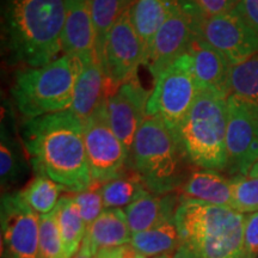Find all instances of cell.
Masks as SVG:
<instances>
[{
	"label": "cell",
	"mask_w": 258,
	"mask_h": 258,
	"mask_svg": "<svg viewBox=\"0 0 258 258\" xmlns=\"http://www.w3.org/2000/svg\"><path fill=\"white\" fill-rule=\"evenodd\" d=\"M132 5L112 27L103 49L101 63L111 92L122 84L137 79L139 67L145 62L143 42L132 22Z\"/></svg>",
	"instance_id": "obj_11"
},
{
	"label": "cell",
	"mask_w": 258,
	"mask_h": 258,
	"mask_svg": "<svg viewBox=\"0 0 258 258\" xmlns=\"http://www.w3.org/2000/svg\"><path fill=\"white\" fill-rule=\"evenodd\" d=\"M205 17H213L233 11L239 0H192Z\"/></svg>",
	"instance_id": "obj_33"
},
{
	"label": "cell",
	"mask_w": 258,
	"mask_h": 258,
	"mask_svg": "<svg viewBox=\"0 0 258 258\" xmlns=\"http://www.w3.org/2000/svg\"><path fill=\"white\" fill-rule=\"evenodd\" d=\"M199 32L232 66L243 63L258 53L257 32L237 9L213 17L202 16Z\"/></svg>",
	"instance_id": "obj_13"
},
{
	"label": "cell",
	"mask_w": 258,
	"mask_h": 258,
	"mask_svg": "<svg viewBox=\"0 0 258 258\" xmlns=\"http://www.w3.org/2000/svg\"><path fill=\"white\" fill-rule=\"evenodd\" d=\"M110 93V83L98 56L95 55L83 63L70 110L85 121L104 104Z\"/></svg>",
	"instance_id": "obj_17"
},
{
	"label": "cell",
	"mask_w": 258,
	"mask_h": 258,
	"mask_svg": "<svg viewBox=\"0 0 258 258\" xmlns=\"http://www.w3.org/2000/svg\"><path fill=\"white\" fill-rule=\"evenodd\" d=\"M137 258H148V257H145V256H143V254H139V253H138Z\"/></svg>",
	"instance_id": "obj_39"
},
{
	"label": "cell",
	"mask_w": 258,
	"mask_h": 258,
	"mask_svg": "<svg viewBox=\"0 0 258 258\" xmlns=\"http://www.w3.org/2000/svg\"><path fill=\"white\" fill-rule=\"evenodd\" d=\"M61 191H64V189L56 182L46 176L36 175L19 191V195L32 211L43 215L56 208Z\"/></svg>",
	"instance_id": "obj_27"
},
{
	"label": "cell",
	"mask_w": 258,
	"mask_h": 258,
	"mask_svg": "<svg viewBox=\"0 0 258 258\" xmlns=\"http://www.w3.org/2000/svg\"><path fill=\"white\" fill-rule=\"evenodd\" d=\"M244 243L249 256L256 258L258 256V212L245 215Z\"/></svg>",
	"instance_id": "obj_32"
},
{
	"label": "cell",
	"mask_w": 258,
	"mask_h": 258,
	"mask_svg": "<svg viewBox=\"0 0 258 258\" xmlns=\"http://www.w3.org/2000/svg\"><path fill=\"white\" fill-rule=\"evenodd\" d=\"M179 245L173 258H251L245 249V215L228 207L182 200L175 213Z\"/></svg>",
	"instance_id": "obj_3"
},
{
	"label": "cell",
	"mask_w": 258,
	"mask_h": 258,
	"mask_svg": "<svg viewBox=\"0 0 258 258\" xmlns=\"http://www.w3.org/2000/svg\"><path fill=\"white\" fill-rule=\"evenodd\" d=\"M150 95L151 92L137 78L115 89L105 101L109 124L127 148L128 153L138 131L148 117L147 102Z\"/></svg>",
	"instance_id": "obj_14"
},
{
	"label": "cell",
	"mask_w": 258,
	"mask_h": 258,
	"mask_svg": "<svg viewBox=\"0 0 258 258\" xmlns=\"http://www.w3.org/2000/svg\"><path fill=\"white\" fill-rule=\"evenodd\" d=\"M235 9L258 35V0H239Z\"/></svg>",
	"instance_id": "obj_34"
},
{
	"label": "cell",
	"mask_w": 258,
	"mask_h": 258,
	"mask_svg": "<svg viewBox=\"0 0 258 258\" xmlns=\"http://www.w3.org/2000/svg\"><path fill=\"white\" fill-rule=\"evenodd\" d=\"M0 125V178L3 189L9 188L17 182L23 170V152L17 138L10 132L9 117L3 114Z\"/></svg>",
	"instance_id": "obj_25"
},
{
	"label": "cell",
	"mask_w": 258,
	"mask_h": 258,
	"mask_svg": "<svg viewBox=\"0 0 258 258\" xmlns=\"http://www.w3.org/2000/svg\"><path fill=\"white\" fill-rule=\"evenodd\" d=\"M61 46L64 55L76 57L83 63L97 55L91 0H66Z\"/></svg>",
	"instance_id": "obj_16"
},
{
	"label": "cell",
	"mask_w": 258,
	"mask_h": 258,
	"mask_svg": "<svg viewBox=\"0 0 258 258\" xmlns=\"http://www.w3.org/2000/svg\"><path fill=\"white\" fill-rule=\"evenodd\" d=\"M55 213L63 246V257L72 258L82 246L88 227L71 194L60 199Z\"/></svg>",
	"instance_id": "obj_22"
},
{
	"label": "cell",
	"mask_w": 258,
	"mask_h": 258,
	"mask_svg": "<svg viewBox=\"0 0 258 258\" xmlns=\"http://www.w3.org/2000/svg\"><path fill=\"white\" fill-rule=\"evenodd\" d=\"M38 258H64L55 209L40 215V254Z\"/></svg>",
	"instance_id": "obj_30"
},
{
	"label": "cell",
	"mask_w": 258,
	"mask_h": 258,
	"mask_svg": "<svg viewBox=\"0 0 258 258\" xmlns=\"http://www.w3.org/2000/svg\"><path fill=\"white\" fill-rule=\"evenodd\" d=\"M2 252L4 258H38L40 214L34 212L17 192L2 198Z\"/></svg>",
	"instance_id": "obj_12"
},
{
	"label": "cell",
	"mask_w": 258,
	"mask_h": 258,
	"mask_svg": "<svg viewBox=\"0 0 258 258\" xmlns=\"http://www.w3.org/2000/svg\"><path fill=\"white\" fill-rule=\"evenodd\" d=\"M178 192L182 200H198L233 209L231 178H226L215 170L194 171Z\"/></svg>",
	"instance_id": "obj_20"
},
{
	"label": "cell",
	"mask_w": 258,
	"mask_h": 258,
	"mask_svg": "<svg viewBox=\"0 0 258 258\" xmlns=\"http://www.w3.org/2000/svg\"><path fill=\"white\" fill-rule=\"evenodd\" d=\"M21 135L36 175L48 177L72 194L92 185L83 121L70 109L25 118Z\"/></svg>",
	"instance_id": "obj_1"
},
{
	"label": "cell",
	"mask_w": 258,
	"mask_h": 258,
	"mask_svg": "<svg viewBox=\"0 0 258 258\" xmlns=\"http://www.w3.org/2000/svg\"><path fill=\"white\" fill-rule=\"evenodd\" d=\"M72 258H93V254L88 246V244L83 240L82 246H80V249L77 251V253Z\"/></svg>",
	"instance_id": "obj_36"
},
{
	"label": "cell",
	"mask_w": 258,
	"mask_h": 258,
	"mask_svg": "<svg viewBox=\"0 0 258 258\" xmlns=\"http://www.w3.org/2000/svg\"><path fill=\"white\" fill-rule=\"evenodd\" d=\"M132 235L123 209L108 208L89 226L84 241L88 244L95 257L103 250L131 244Z\"/></svg>",
	"instance_id": "obj_19"
},
{
	"label": "cell",
	"mask_w": 258,
	"mask_h": 258,
	"mask_svg": "<svg viewBox=\"0 0 258 258\" xmlns=\"http://www.w3.org/2000/svg\"><path fill=\"white\" fill-rule=\"evenodd\" d=\"M226 151L232 177L249 175L258 161V110L234 95L227 98Z\"/></svg>",
	"instance_id": "obj_10"
},
{
	"label": "cell",
	"mask_w": 258,
	"mask_h": 258,
	"mask_svg": "<svg viewBox=\"0 0 258 258\" xmlns=\"http://www.w3.org/2000/svg\"><path fill=\"white\" fill-rule=\"evenodd\" d=\"M84 143L92 183L103 184L127 169L128 151L108 122L105 103L83 121Z\"/></svg>",
	"instance_id": "obj_9"
},
{
	"label": "cell",
	"mask_w": 258,
	"mask_h": 258,
	"mask_svg": "<svg viewBox=\"0 0 258 258\" xmlns=\"http://www.w3.org/2000/svg\"><path fill=\"white\" fill-rule=\"evenodd\" d=\"M177 0H134L131 9L133 25L144 46L145 62L159 30ZM144 62V64H145Z\"/></svg>",
	"instance_id": "obj_21"
},
{
	"label": "cell",
	"mask_w": 258,
	"mask_h": 258,
	"mask_svg": "<svg viewBox=\"0 0 258 258\" xmlns=\"http://www.w3.org/2000/svg\"><path fill=\"white\" fill-rule=\"evenodd\" d=\"M101 185L102 184L92 183L90 188L83 190V191L70 192L79 209L86 227H89L105 209L101 192Z\"/></svg>",
	"instance_id": "obj_31"
},
{
	"label": "cell",
	"mask_w": 258,
	"mask_h": 258,
	"mask_svg": "<svg viewBox=\"0 0 258 258\" xmlns=\"http://www.w3.org/2000/svg\"><path fill=\"white\" fill-rule=\"evenodd\" d=\"M226 132L227 99L201 91L179 127L177 137L191 165L224 171L227 167Z\"/></svg>",
	"instance_id": "obj_6"
},
{
	"label": "cell",
	"mask_w": 258,
	"mask_h": 258,
	"mask_svg": "<svg viewBox=\"0 0 258 258\" xmlns=\"http://www.w3.org/2000/svg\"><path fill=\"white\" fill-rule=\"evenodd\" d=\"M190 160L179 138L156 116L146 118L135 135L127 167L156 195L177 192L188 179Z\"/></svg>",
	"instance_id": "obj_4"
},
{
	"label": "cell",
	"mask_w": 258,
	"mask_h": 258,
	"mask_svg": "<svg viewBox=\"0 0 258 258\" xmlns=\"http://www.w3.org/2000/svg\"><path fill=\"white\" fill-rule=\"evenodd\" d=\"M82 67V61L62 54L44 66L16 71L11 96L19 114L25 120L71 109Z\"/></svg>",
	"instance_id": "obj_5"
},
{
	"label": "cell",
	"mask_w": 258,
	"mask_h": 258,
	"mask_svg": "<svg viewBox=\"0 0 258 258\" xmlns=\"http://www.w3.org/2000/svg\"><path fill=\"white\" fill-rule=\"evenodd\" d=\"M233 209L241 214L258 212V177L239 175L231 177Z\"/></svg>",
	"instance_id": "obj_29"
},
{
	"label": "cell",
	"mask_w": 258,
	"mask_h": 258,
	"mask_svg": "<svg viewBox=\"0 0 258 258\" xmlns=\"http://www.w3.org/2000/svg\"><path fill=\"white\" fill-rule=\"evenodd\" d=\"M231 86L232 95L250 103L258 110V53L232 67Z\"/></svg>",
	"instance_id": "obj_28"
},
{
	"label": "cell",
	"mask_w": 258,
	"mask_h": 258,
	"mask_svg": "<svg viewBox=\"0 0 258 258\" xmlns=\"http://www.w3.org/2000/svg\"><path fill=\"white\" fill-rule=\"evenodd\" d=\"M200 93L191 57L185 53L154 82L147 102V116H156L177 135Z\"/></svg>",
	"instance_id": "obj_7"
},
{
	"label": "cell",
	"mask_w": 258,
	"mask_h": 258,
	"mask_svg": "<svg viewBox=\"0 0 258 258\" xmlns=\"http://www.w3.org/2000/svg\"><path fill=\"white\" fill-rule=\"evenodd\" d=\"M180 203L177 192L156 195L148 192L124 208L132 234L144 232L165 224L175 218V213Z\"/></svg>",
	"instance_id": "obj_18"
},
{
	"label": "cell",
	"mask_w": 258,
	"mask_h": 258,
	"mask_svg": "<svg viewBox=\"0 0 258 258\" xmlns=\"http://www.w3.org/2000/svg\"><path fill=\"white\" fill-rule=\"evenodd\" d=\"M173 253H175V252H173ZM173 253H166V254H163V256L157 257V258H173Z\"/></svg>",
	"instance_id": "obj_38"
},
{
	"label": "cell",
	"mask_w": 258,
	"mask_h": 258,
	"mask_svg": "<svg viewBox=\"0 0 258 258\" xmlns=\"http://www.w3.org/2000/svg\"><path fill=\"white\" fill-rule=\"evenodd\" d=\"M101 192L105 209H122L147 195L150 191L140 177L133 170L128 169L124 170L120 176L103 183Z\"/></svg>",
	"instance_id": "obj_24"
},
{
	"label": "cell",
	"mask_w": 258,
	"mask_h": 258,
	"mask_svg": "<svg viewBox=\"0 0 258 258\" xmlns=\"http://www.w3.org/2000/svg\"><path fill=\"white\" fill-rule=\"evenodd\" d=\"M124 246L116 247V249H110V250H103L101 252L97 253L93 258H122L123 257Z\"/></svg>",
	"instance_id": "obj_35"
},
{
	"label": "cell",
	"mask_w": 258,
	"mask_h": 258,
	"mask_svg": "<svg viewBox=\"0 0 258 258\" xmlns=\"http://www.w3.org/2000/svg\"><path fill=\"white\" fill-rule=\"evenodd\" d=\"M131 245L137 253L148 258L173 253L179 245V233L175 220L172 219L151 230L133 234Z\"/></svg>",
	"instance_id": "obj_23"
},
{
	"label": "cell",
	"mask_w": 258,
	"mask_h": 258,
	"mask_svg": "<svg viewBox=\"0 0 258 258\" xmlns=\"http://www.w3.org/2000/svg\"><path fill=\"white\" fill-rule=\"evenodd\" d=\"M134 0H91L93 27L96 32V54L99 61L109 32Z\"/></svg>",
	"instance_id": "obj_26"
},
{
	"label": "cell",
	"mask_w": 258,
	"mask_h": 258,
	"mask_svg": "<svg viewBox=\"0 0 258 258\" xmlns=\"http://www.w3.org/2000/svg\"><path fill=\"white\" fill-rule=\"evenodd\" d=\"M202 16L192 0H177L175 3L169 17L158 30L145 62L153 82L188 51L192 38L199 32Z\"/></svg>",
	"instance_id": "obj_8"
},
{
	"label": "cell",
	"mask_w": 258,
	"mask_h": 258,
	"mask_svg": "<svg viewBox=\"0 0 258 258\" xmlns=\"http://www.w3.org/2000/svg\"><path fill=\"white\" fill-rule=\"evenodd\" d=\"M249 175L250 176H253V177H258V161L252 166V169L250 170Z\"/></svg>",
	"instance_id": "obj_37"
},
{
	"label": "cell",
	"mask_w": 258,
	"mask_h": 258,
	"mask_svg": "<svg viewBox=\"0 0 258 258\" xmlns=\"http://www.w3.org/2000/svg\"><path fill=\"white\" fill-rule=\"evenodd\" d=\"M66 0H3V44L16 63L41 67L59 57Z\"/></svg>",
	"instance_id": "obj_2"
},
{
	"label": "cell",
	"mask_w": 258,
	"mask_h": 258,
	"mask_svg": "<svg viewBox=\"0 0 258 258\" xmlns=\"http://www.w3.org/2000/svg\"><path fill=\"white\" fill-rule=\"evenodd\" d=\"M186 53L191 57L192 71L201 91L227 99L232 95V64L220 51L213 48L200 32L195 35Z\"/></svg>",
	"instance_id": "obj_15"
}]
</instances>
